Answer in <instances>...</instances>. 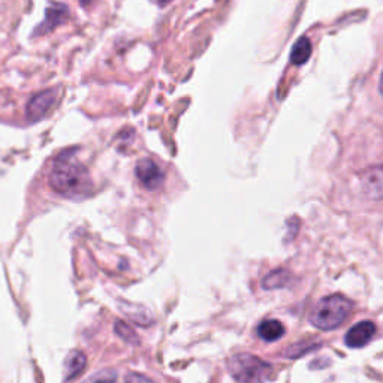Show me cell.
I'll list each match as a JSON object with an SVG mask.
<instances>
[{"mask_svg":"<svg viewBox=\"0 0 383 383\" xmlns=\"http://www.w3.org/2000/svg\"><path fill=\"white\" fill-rule=\"evenodd\" d=\"M50 184L57 194L68 198L86 197L91 189L89 171L74 157V151L59 156L50 175Z\"/></svg>","mask_w":383,"mask_h":383,"instance_id":"obj_1","label":"cell"},{"mask_svg":"<svg viewBox=\"0 0 383 383\" xmlns=\"http://www.w3.org/2000/svg\"><path fill=\"white\" fill-rule=\"evenodd\" d=\"M352 313V302L340 294L322 298L313 307L309 321L313 327L322 331L339 328Z\"/></svg>","mask_w":383,"mask_h":383,"instance_id":"obj_2","label":"cell"},{"mask_svg":"<svg viewBox=\"0 0 383 383\" xmlns=\"http://www.w3.org/2000/svg\"><path fill=\"white\" fill-rule=\"evenodd\" d=\"M228 372L238 383H265L274 373L273 365L252 354H235L228 359Z\"/></svg>","mask_w":383,"mask_h":383,"instance_id":"obj_3","label":"cell"},{"mask_svg":"<svg viewBox=\"0 0 383 383\" xmlns=\"http://www.w3.org/2000/svg\"><path fill=\"white\" fill-rule=\"evenodd\" d=\"M135 172L141 184L149 190L159 189L165 181L164 171L159 168L156 162L150 161V159H142V161H139L136 164Z\"/></svg>","mask_w":383,"mask_h":383,"instance_id":"obj_4","label":"cell"},{"mask_svg":"<svg viewBox=\"0 0 383 383\" xmlns=\"http://www.w3.org/2000/svg\"><path fill=\"white\" fill-rule=\"evenodd\" d=\"M57 101V90H45L38 93L36 96L30 99L29 105H27V119L30 121H39L42 120L48 113H50V109L54 106Z\"/></svg>","mask_w":383,"mask_h":383,"instance_id":"obj_5","label":"cell"},{"mask_svg":"<svg viewBox=\"0 0 383 383\" xmlns=\"http://www.w3.org/2000/svg\"><path fill=\"white\" fill-rule=\"evenodd\" d=\"M364 194L372 199H383V164L370 166L361 174Z\"/></svg>","mask_w":383,"mask_h":383,"instance_id":"obj_6","label":"cell"},{"mask_svg":"<svg viewBox=\"0 0 383 383\" xmlns=\"http://www.w3.org/2000/svg\"><path fill=\"white\" fill-rule=\"evenodd\" d=\"M69 19V9L66 5L56 4L50 6L45 12V20L35 29V35H45L48 31H53L57 26L63 24Z\"/></svg>","mask_w":383,"mask_h":383,"instance_id":"obj_7","label":"cell"},{"mask_svg":"<svg viewBox=\"0 0 383 383\" xmlns=\"http://www.w3.org/2000/svg\"><path fill=\"white\" fill-rule=\"evenodd\" d=\"M374 332H376V325L370 321H364L347 331L344 342L349 347L359 349V347H364L367 343H370Z\"/></svg>","mask_w":383,"mask_h":383,"instance_id":"obj_8","label":"cell"},{"mask_svg":"<svg viewBox=\"0 0 383 383\" xmlns=\"http://www.w3.org/2000/svg\"><path fill=\"white\" fill-rule=\"evenodd\" d=\"M86 364H87L86 355L83 352H79V350H74V352L68 355L65 362V379L72 380L78 377L84 372Z\"/></svg>","mask_w":383,"mask_h":383,"instance_id":"obj_9","label":"cell"},{"mask_svg":"<svg viewBox=\"0 0 383 383\" xmlns=\"http://www.w3.org/2000/svg\"><path fill=\"white\" fill-rule=\"evenodd\" d=\"M286 332L284 325L277 321V319H269V321H264L258 328V335L265 342H276L282 339Z\"/></svg>","mask_w":383,"mask_h":383,"instance_id":"obj_10","label":"cell"},{"mask_svg":"<svg viewBox=\"0 0 383 383\" xmlns=\"http://www.w3.org/2000/svg\"><path fill=\"white\" fill-rule=\"evenodd\" d=\"M312 42L309 38H299L295 45L292 46L291 51V61L295 66H301L310 59L312 56Z\"/></svg>","mask_w":383,"mask_h":383,"instance_id":"obj_11","label":"cell"},{"mask_svg":"<svg viewBox=\"0 0 383 383\" xmlns=\"http://www.w3.org/2000/svg\"><path fill=\"white\" fill-rule=\"evenodd\" d=\"M291 280V273L286 269H274L262 280L264 289H280V287H284Z\"/></svg>","mask_w":383,"mask_h":383,"instance_id":"obj_12","label":"cell"},{"mask_svg":"<svg viewBox=\"0 0 383 383\" xmlns=\"http://www.w3.org/2000/svg\"><path fill=\"white\" fill-rule=\"evenodd\" d=\"M114 329H116V332L120 335V337H121L124 342H127V343H134V344L139 343V340H138V337H136L135 331H134L129 325H126L124 322H116Z\"/></svg>","mask_w":383,"mask_h":383,"instance_id":"obj_13","label":"cell"},{"mask_svg":"<svg viewBox=\"0 0 383 383\" xmlns=\"http://www.w3.org/2000/svg\"><path fill=\"white\" fill-rule=\"evenodd\" d=\"M316 344L313 343H299V344H292L289 349H287V352H286V357L287 358H298L301 357L304 352H307V350H312L314 349Z\"/></svg>","mask_w":383,"mask_h":383,"instance_id":"obj_14","label":"cell"},{"mask_svg":"<svg viewBox=\"0 0 383 383\" xmlns=\"http://www.w3.org/2000/svg\"><path fill=\"white\" fill-rule=\"evenodd\" d=\"M116 380V373L113 372H101L99 374H94L89 377L84 383H113Z\"/></svg>","mask_w":383,"mask_h":383,"instance_id":"obj_15","label":"cell"},{"mask_svg":"<svg viewBox=\"0 0 383 383\" xmlns=\"http://www.w3.org/2000/svg\"><path fill=\"white\" fill-rule=\"evenodd\" d=\"M126 383H154L149 377L138 374V373H129L126 376Z\"/></svg>","mask_w":383,"mask_h":383,"instance_id":"obj_16","label":"cell"},{"mask_svg":"<svg viewBox=\"0 0 383 383\" xmlns=\"http://www.w3.org/2000/svg\"><path fill=\"white\" fill-rule=\"evenodd\" d=\"M379 89H380V93H382V96H383V72H382V78H380V86H379Z\"/></svg>","mask_w":383,"mask_h":383,"instance_id":"obj_17","label":"cell"},{"mask_svg":"<svg viewBox=\"0 0 383 383\" xmlns=\"http://www.w3.org/2000/svg\"><path fill=\"white\" fill-rule=\"evenodd\" d=\"M90 2H91V0H79V4H81L83 6H87Z\"/></svg>","mask_w":383,"mask_h":383,"instance_id":"obj_18","label":"cell"},{"mask_svg":"<svg viewBox=\"0 0 383 383\" xmlns=\"http://www.w3.org/2000/svg\"><path fill=\"white\" fill-rule=\"evenodd\" d=\"M157 2H159V5H166L171 2V0H157Z\"/></svg>","mask_w":383,"mask_h":383,"instance_id":"obj_19","label":"cell"}]
</instances>
